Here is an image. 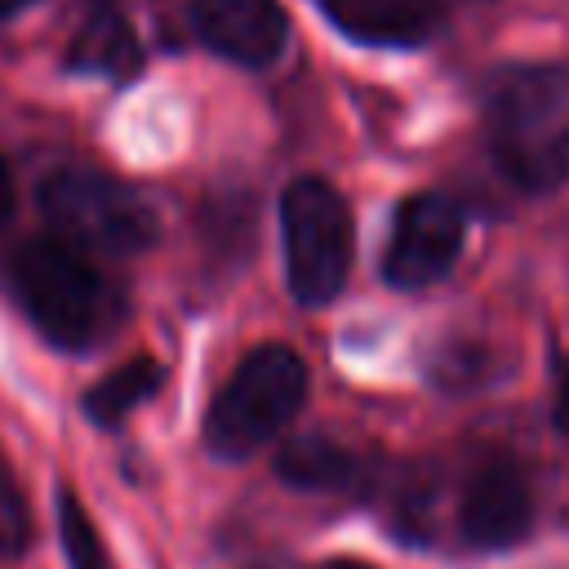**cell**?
Listing matches in <instances>:
<instances>
[{
	"label": "cell",
	"instance_id": "6da1fadb",
	"mask_svg": "<svg viewBox=\"0 0 569 569\" xmlns=\"http://www.w3.org/2000/svg\"><path fill=\"white\" fill-rule=\"evenodd\" d=\"M9 284L27 320L62 351L98 347L124 316L120 289L62 236L27 240L9 267Z\"/></svg>",
	"mask_w": 569,
	"mask_h": 569
},
{
	"label": "cell",
	"instance_id": "7a4b0ae2",
	"mask_svg": "<svg viewBox=\"0 0 569 569\" xmlns=\"http://www.w3.org/2000/svg\"><path fill=\"white\" fill-rule=\"evenodd\" d=\"M489 151L520 191H551L569 178V76L511 67L485 89Z\"/></svg>",
	"mask_w": 569,
	"mask_h": 569
},
{
	"label": "cell",
	"instance_id": "3957f363",
	"mask_svg": "<svg viewBox=\"0 0 569 569\" xmlns=\"http://www.w3.org/2000/svg\"><path fill=\"white\" fill-rule=\"evenodd\" d=\"M302 396H307V369L298 351L280 342L253 347L213 396L204 413V445L218 458L240 462L289 427Z\"/></svg>",
	"mask_w": 569,
	"mask_h": 569
},
{
	"label": "cell",
	"instance_id": "277c9868",
	"mask_svg": "<svg viewBox=\"0 0 569 569\" xmlns=\"http://www.w3.org/2000/svg\"><path fill=\"white\" fill-rule=\"evenodd\" d=\"M40 209L53 227V236L71 240L84 253L129 258L156 244L160 222L142 191L129 182L98 173V169H58L40 187Z\"/></svg>",
	"mask_w": 569,
	"mask_h": 569
},
{
	"label": "cell",
	"instance_id": "5b68a950",
	"mask_svg": "<svg viewBox=\"0 0 569 569\" xmlns=\"http://www.w3.org/2000/svg\"><path fill=\"white\" fill-rule=\"evenodd\" d=\"M284 280L298 302L320 307L338 298L351 271V213L325 178H298L280 196Z\"/></svg>",
	"mask_w": 569,
	"mask_h": 569
},
{
	"label": "cell",
	"instance_id": "8992f818",
	"mask_svg": "<svg viewBox=\"0 0 569 569\" xmlns=\"http://www.w3.org/2000/svg\"><path fill=\"white\" fill-rule=\"evenodd\" d=\"M467 218L462 209L440 191H418L396 209L391 240L382 253V276L396 289H422L440 280L453 258L462 253Z\"/></svg>",
	"mask_w": 569,
	"mask_h": 569
},
{
	"label": "cell",
	"instance_id": "52a82bcc",
	"mask_svg": "<svg viewBox=\"0 0 569 569\" xmlns=\"http://www.w3.org/2000/svg\"><path fill=\"white\" fill-rule=\"evenodd\" d=\"M458 525H462L467 547H476V551L516 547L533 525V489H529L525 471L511 458L480 462L467 480Z\"/></svg>",
	"mask_w": 569,
	"mask_h": 569
},
{
	"label": "cell",
	"instance_id": "ba28073f",
	"mask_svg": "<svg viewBox=\"0 0 569 569\" xmlns=\"http://www.w3.org/2000/svg\"><path fill=\"white\" fill-rule=\"evenodd\" d=\"M191 27L213 53L240 67L276 62L289 40V18L276 0H191Z\"/></svg>",
	"mask_w": 569,
	"mask_h": 569
},
{
	"label": "cell",
	"instance_id": "9c48e42d",
	"mask_svg": "<svg viewBox=\"0 0 569 569\" xmlns=\"http://www.w3.org/2000/svg\"><path fill=\"white\" fill-rule=\"evenodd\" d=\"M347 36L369 44H418L427 40L449 0H316Z\"/></svg>",
	"mask_w": 569,
	"mask_h": 569
},
{
	"label": "cell",
	"instance_id": "30bf717a",
	"mask_svg": "<svg viewBox=\"0 0 569 569\" xmlns=\"http://www.w3.org/2000/svg\"><path fill=\"white\" fill-rule=\"evenodd\" d=\"M67 62L76 71H89V76H107V80H129L142 62V49H138V36L133 27L120 18V13H93L71 49H67Z\"/></svg>",
	"mask_w": 569,
	"mask_h": 569
},
{
	"label": "cell",
	"instance_id": "8fae6325",
	"mask_svg": "<svg viewBox=\"0 0 569 569\" xmlns=\"http://www.w3.org/2000/svg\"><path fill=\"white\" fill-rule=\"evenodd\" d=\"M360 471V458L325 436H298L276 453V476L293 489H347Z\"/></svg>",
	"mask_w": 569,
	"mask_h": 569
},
{
	"label": "cell",
	"instance_id": "7c38bea8",
	"mask_svg": "<svg viewBox=\"0 0 569 569\" xmlns=\"http://www.w3.org/2000/svg\"><path fill=\"white\" fill-rule=\"evenodd\" d=\"M160 378H164V369L151 356H133L84 391V413L98 427H116L160 391Z\"/></svg>",
	"mask_w": 569,
	"mask_h": 569
},
{
	"label": "cell",
	"instance_id": "4fadbf2b",
	"mask_svg": "<svg viewBox=\"0 0 569 569\" xmlns=\"http://www.w3.org/2000/svg\"><path fill=\"white\" fill-rule=\"evenodd\" d=\"M58 529H62V551H67L71 569H107L102 538L71 489H62V498H58Z\"/></svg>",
	"mask_w": 569,
	"mask_h": 569
},
{
	"label": "cell",
	"instance_id": "5bb4252c",
	"mask_svg": "<svg viewBox=\"0 0 569 569\" xmlns=\"http://www.w3.org/2000/svg\"><path fill=\"white\" fill-rule=\"evenodd\" d=\"M31 538H36V520H31L27 493L9 471V462L0 458V560H18L31 547Z\"/></svg>",
	"mask_w": 569,
	"mask_h": 569
},
{
	"label": "cell",
	"instance_id": "9a60e30c",
	"mask_svg": "<svg viewBox=\"0 0 569 569\" xmlns=\"http://www.w3.org/2000/svg\"><path fill=\"white\" fill-rule=\"evenodd\" d=\"M556 427L569 436V365L560 369V387H556Z\"/></svg>",
	"mask_w": 569,
	"mask_h": 569
},
{
	"label": "cell",
	"instance_id": "2e32d148",
	"mask_svg": "<svg viewBox=\"0 0 569 569\" xmlns=\"http://www.w3.org/2000/svg\"><path fill=\"white\" fill-rule=\"evenodd\" d=\"M9 213H13V173H9V164L0 156V227L9 222Z\"/></svg>",
	"mask_w": 569,
	"mask_h": 569
},
{
	"label": "cell",
	"instance_id": "e0dca14e",
	"mask_svg": "<svg viewBox=\"0 0 569 569\" xmlns=\"http://www.w3.org/2000/svg\"><path fill=\"white\" fill-rule=\"evenodd\" d=\"M31 0H0V18H9V13H18V9H27Z\"/></svg>",
	"mask_w": 569,
	"mask_h": 569
},
{
	"label": "cell",
	"instance_id": "ac0fdd59",
	"mask_svg": "<svg viewBox=\"0 0 569 569\" xmlns=\"http://www.w3.org/2000/svg\"><path fill=\"white\" fill-rule=\"evenodd\" d=\"M325 569H373V565H360V560H333V565H325Z\"/></svg>",
	"mask_w": 569,
	"mask_h": 569
}]
</instances>
